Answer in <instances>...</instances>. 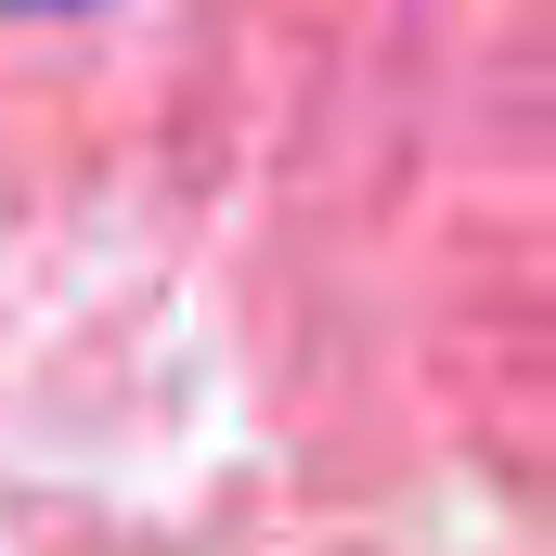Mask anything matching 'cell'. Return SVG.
Instances as JSON below:
<instances>
[{
  "label": "cell",
  "instance_id": "6da1fadb",
  "mask_svg": "<svg viewBox=\"0 0 556 556\" xmlns=\"http://www.w3.org/2000/svg\"><path fill=\"white\" fill-rule=\"evenodd\" d=\"M39 13H78V0H39Z\"/></svg>",
  "mask_w": 556,
  "mask_h": 556
}]
</instances>
